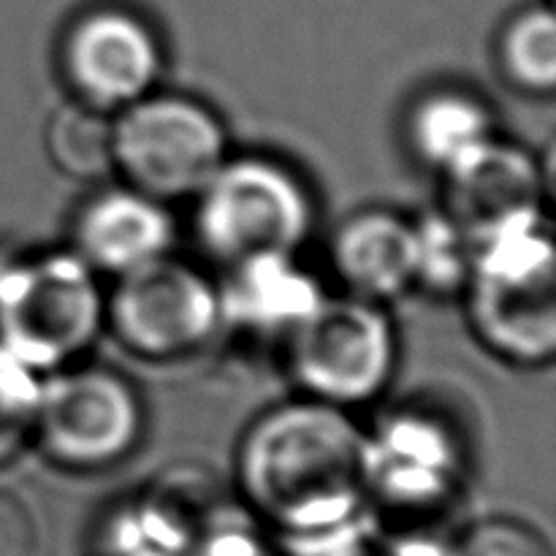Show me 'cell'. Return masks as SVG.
<instances>
[{
	"label": "cell",
	"mask_w": 556,
	"mask_h": 556,
	"mask_svg": "<svg viewBox=\"0 0 556 556\" xmlns=\"http://www.w3.org/2000/svg\"><path fill=\"white\" fill-rule=\"evenodd\" d=\"M242 483L261 514L282 527H320L353 508L364 478V445L329 405H291L250 429Z\"/></svg>",
	"instance_id": "cell-1"
},
{
	"label": "cell",
	"mask_w": 556,
	"mask_h": 556,
	"mask_svg": "<svg viewBox=\"0 0 556 556\" xmlns=\"http://www.w3.org/2000/svg\"><path fill=\"white\" fill-rule=\"evenodd\" d=\"M470 315L492 351L516 362L552 358L556 345L554 248L530 226L486 242L472 277Z\"/></svg>",
	"instance_id": "cell-2"
},
{
	"label": "cell",
	"mask_w": 556,
	"mask_h": 556,
	"mask_svg": "<svg viewBox=\"0 0 556 556\" xmlns=\"http://www.w3.org/2000/svg\"><path fill=\"white\" fill-rule=\"evenodd\" d=\"M201 244L239 269L258 261H286L309 228V199L302 185L266 161L223 163L201 190Z\"/></svg>",
	"instance_id": "cell-3"
},
{
	"label": "cell",
	"mask_w": 556,
	"mask_h": 556,
	"mask_svg": "<svg viewBox=\"0 0 556 556\" xmlns=\"http://www.w3.org/2000/svg\"><path fill=\"white\" fill-rule=\"evenodd\" d=\"M223 163V125L188 98H139L114 125V166L155 201L201 193Z\"/></svg>",
	"instance_id": "cell-4"
},
{
	"label": "cell",
	"mask_w": 556,
	"mask_h": 556,
	"mask_svg": "<svg viewBox=\"0 0 556 556\" xmlns=\"http://www.w3.org/2000/svg\"><path fill=\"white\" fill-rule=\"evenodd\" d=\"M98 318V291L76 258L36 261L0 288V334L25 367H52L79 353L96 334Z\"/></svg>",
	"instance_id": "cell-5"
},
{
	"label": "cell",
	"mask_w": 556,
	"mask_h": 556,
	"mask_svg": "<svg viewBox=\"0 0 556 556\" xmlns=\"http://www.w3.org/2000/svg\"><path fill=\"white\" fill-rule=\"evenodd\" d=\"M33 429L58 465L74 470L109 467L125 459L139 440V396L106 369L65 372L38 394Z\"/></svg>",
	"instance_id": "cell-6"
},
{
	"label": "cell",
	"mask_w": 556,
	"mask_h": 556,
	"mask_svg": "<svg viewBox=\"0 0 556 556\" xmlns=\"http://www.w3.org/2000/svg\"><path fill=\"white\" fill-rule=\"evenodd\" d=\"M217 315L220 304L204 277L163 255L125 271L109 304L119 340L150 358H177L204 345Z\"/></svg>",
	"instance_id": "cell-7"
},
{
	"label": "cell",
	"mask_w": 556,
	"mask_h": 556,
	"mask_svg": "<svg viewBox=\"0 0 556 556\" xmlns=\"http://www.w3.org/2000/svg\"><path fill=\"white\" fill-rule=\"evenodd\" d=\"M394 358L389 320L362 302L313 307L299 324L293 367L313 394L358 402L378 394Z\"/></svg>",
	"instance_id": "cell-8"
},
{
	"label": "cell",
	"mask_w": 556,
	"mask_h": 556,
	"mask_svg": "<svg viewBox=\"0 0 556 556\" xmlns=\"http://www.w3.org/2000/svg\"><path fill=\"white\" fill-rule=\"evenodd\" d=\"M161 43L134 11L103 5L74 20L60 47L63 76L79 103L130 106L147 96L161 71Z\"/></svg>",
	"instance_id": "cell-9"
},
{
	"label": "cell",
	"mask_w": 556,
	"mask_h": 556,
	"mask_svg": "<svg viewBox=\"0 0 556 556\" xmlns=\"http://www.w3.org/2000/svg\"><path fill=\"white\" fill-rule=\"evenodd\" d=\"M448 172V212L472 237L489 242L510 228L530 226L538 212V177L530 157L483 141Z\"/></svg>",
	"instance_id": "cell-10"
},
{
	"label": "cell",
	"mask_w": 556,
	"mask_h": 556,
	"mask_svg": "<svg viewBox=\"0 0 556 556\" xmlns=\"http://www.w3.org/2000/svg\"><path fill=\"white\" fill-rule=\"evenodd\" d=\"M76 242L87 264L125 275L161 258L168 242V223L150 195L112 190L81 210Z\"/></svg>",
	"instance_id": "cell-11"
},
{
	"label": "cell",
	"mask_w": 556,
	"mask_h": 556,
	"mask_svg": "<svg viewBox=\"0 0 556 556\" xmlns=\"http://www.w3.org/2000/svg\"><path fill=\"white\" fill-rule=\"evenodd\" d=\"M334 261L348 286L389 296L421 269V239L394 215H358L337 237Z\"/></svg>",
	"instance_id": "cell-12"
},
{
	"label": "cell",
	"mask_w": 556,
	"mask_h": 556,
	"mask_svg": "<svg viewBox=\"0 0 556 556\" xmlns=\"http://www.w3.org/2000/svg\"><path fill=\"white\" fill-rule=\"evenodd\" d=\"M47 150L54 166L68 177H101L114 166V125L101 109L71 103L49 123Z\"/></svg>",
	"instance_id": "cell-13"
},
{
	"label": "cell",
	"mask_w": 556,
	"mask_h": 556,
	"mask_svg": "<svg viewBox=\"0 0 556 556\" xmlns=\"http://www.w3.org/2000/svg\"><path fill=\"white\" fill-rule=\"evenodd\" d=\"M500 63L519 90H552L556 81V22L548 5H530L505 25Z\"/></svg>",
	"instance_id": "cell-14"
},
{
	"label": "cell",
	"mask_w": 556,
	"mask_h": 556,
	"mask_svg": "<svg viewBox=\"0 0 556 556\" xmlns=\"http://www.w3.org/2000/svg\"><path fill=\"white\" fill-rule=\"evenodd\" d=\"M416 144L429 161H438L451 166L462 155L481 147L486 139L489 117L483 106L465 96H434L418 109L416 125Z\"/></svg>",
	"instance_id": "cell-15"
},
{
	"label": "cell",
	"mask_w": 556,
	"mask_h": 556,
	"mask_svg": "<svg viewBox=\"0 0 556 556\" xmlns=\"http://www.w3.org/2000/svg\"><path fill=\"white\" fill-rule=\"evenodd\" d=\"M41 389L33 380L30 367L0 348V465L9 462L36 424Z\"/></svg>",
	"instance_id": "cell-16"
},
{
	"label": "cell",
	"mask_w": 556,
	"mask_h": 556,
	"mask_svg": "<svg viewBox=\"0 0 556 556\" xmlns=\"http://www.w3.org/2000/svg\"><path fill=\"white\" fill-rule=\"evenodd\" d=\"M459 556H552L546 543L516 521H489L472 530Z\"/></svg>",
	"instance_id": "cell-17"
},
{
	"label": "cell",
	"mask_w": 556,
	"mask_h": 556,
	"mask_svg": "<svg viewBox=\"0 0 556 556\" xmlns=\"http://www.w3.org/2000/svg\"><path fill=\"white\" fill-rule=\"evenodd\" d=\"M36 548V527L25 505L0 492V556H30Z\"/></svg>",
	"instance_id": "cell-18"
}]
</instances>
